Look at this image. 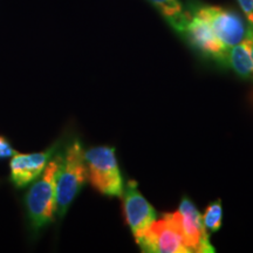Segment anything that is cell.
Segmentation results:
<instances>
[{"instance_id":"obj_3","label":"cell","mask_w":253,"mask_h":253,"mask_svg":"<svg viewBox=\"0 0 253 253\" xmlns=\"http://www.w3.org/2000/svg\"><path fill=\"white\" fill-rule=\"evenodd\" d=\"M87 176L91 186L101 195L122 197L125 183L120 170L115 148L100 145L84 151Z\"/></svg>"},{"instance_id":"obj_11","label":"cell","mask_w":253,"mask_h":253,"mask_svg":"<svg viewBox=\"0 0 253 253\" xmlns=\"http://www.w3.org/2000/svg\"><path fill=\"white\" fill-rule=\"evenodd\" d=\"M221 219H223V208H221L220 201L218 199L205 209L202 220L208 232H217L221 226Z\"/></svg>"},{"instance_id":"obj_9","label":"cell","mask_w":253,"mask_h":253,"mask_svg":"<svg viewBox=\"0 0 253 253\" xmlns=\"http://www.w3.org/2000/svg\"><path fill=\"white\" fill-rule=\"evenodd\" d=\"M225 65L229 66L240 78H253V60L245 39L229 49Z\"/></svg>"},{"instance_id":"obj_6","label":"cell","mask_w":253,"mask_h":253,"mask_svg":"<svg viewBox=\"0 0 253 253\" xmlns=\"http://www.w3.org/2000/svg\"><path fill=\"white\" fill-rule=\"evenodd\" d=\"M122 197L126 225L129 226L132 237L138 244L151 224L156 220V211L142 196L134 181H129L125 185Z\"/></svg>"},{"instance_id":"obj_14","label":"cell","mask_w":253,"mask_h":253,"mask_svg":"<svg viewBox=\"0 0 253 253\" xmlns=\"http://www.w3.org/2000/svg\"><path fill=\"white\" fill-rule=\"evenodd\" d=\"M244 39L246 42H248L250 52H251L252 60H253V25L251 24L248 25V31H246V36Z\"/></svg>"},{"instance_id":"obj_10","label":"cell","mask_w":253,"mask_h":253,"mask_svg":"<svg viewBox=\"0 0 253 253\" xmlns=\"http://www.w3.org/2000/svg\"><path fill=\"white\" fill-rule=\"evenodd\" d=\"M177 33H184L186 11L181 0H148Z\"/></svg>"},{"instance_id":"obj_1","label":"cell","mask_w":253,"mask_h":253,"mask_svg":"<svg viewBox=\"0 0 253 253\" xmlns=\"http://www.w3.org/2000/svg\"><path fill=\"white\" fill-rule=\"evenodd\" d=\"M62 154H56L48 161L41 175L33 183L25 197L30 225L39 231L54 220L56 214V173Z\"/></svg>"},{"instance_id":"obj_8","label":"cell","mask_w":253,"mask_h":253,"mask_svg":"<svg viewBox=\"0 0 253 253\" xmlns=\"http://www.w3.org/2000/svg\"><path fill=\"white\" fill-rule=\"evenodd\" d=\"M56 145L40 153L19 154L12 156L9 163V177L11 182L17 188H25L31 185L43 171L48 161L54 155Z\"/></svg>"},{"instance_id":"obj_13","label":"cell","mask_w":253,"mask_h":253,"mask_svg":"<svg viewBox=\"0 0 253 253\" xmlns=\"http://www.w3.org/2000/svg\"><path fill=\"white\" fill-rule=\"evenodd\" d=\"M17 154L9 142L4 136H0V158H8Z\"/></svg>"},{"instance_id":"obj_2","label":"cell","mask_w":253,"mask_h":253,"mask_svg":"<svg viewBox=\"0 0 253 253\" xmlns=\"http://www.w3.org/2000/svg\"><path fill=\"white\" fill-rule=\"evenodd\" d=\"M88 178L84 150L81 142L74 140L62 155L56 173V214L63 217Z\"/></svg>"},{"instance_id":"obj_7","label":"cell","mask_w":253,"mask_h":253,"mask_svg":"<svg viewBox=\"0 0 253 253\" xmlns=\"http://www.w3.org/2000/svg\"><path fill=\"white\" fill-rule=\"evenodd\" d=\"M183 236L190 252L212 253L214 248L209 239V232L205 229L202 214L191 199L184 197L176 211Z\"/></svg>"},{"instance_id":"obj_4","label":"cell","mask_w":253,"mask_h":253,"mask_svg":"<svg viewBox=\"0 0 253 253\" xmlns=\"http://www.w3.org/2000/svg\"><path fill=\"white\" fill-rule=\"evenodd\" d=\"M191 11L208 24L213 36L227 52L231 47L244 40L249 24L246 25L244 19L232 9L198 4Z\"/></svg>"},{"instance_id":"obj_5","label":"cell","mask_w":253,"mask_h":253,"mask_svg":"<svg viewBox=\"0 0 253 253\" xmlns=\"http://www.w3.org/2000/svg\"><path fill=\"white\" fill-rule=\"evenodd\" d=\"M138 246L143 252L153 253H189L184 236L179 226L177 212L164 213L151 224Z\"/></svg>"},{"instance_id":"obj_12","label":"cell","mask_w":253,"mask_h":253,"mask_svg":"<svg viewBox=\"0 0 253 253\" xmlns=\"http://www.w3.org/2000/svg\"><path fill=\"white\" fill-rule=\"evenodd\" d=\"M242 12L248 19L249 24L253 25V0H237Z\"/></svg>"}]
</instances>
